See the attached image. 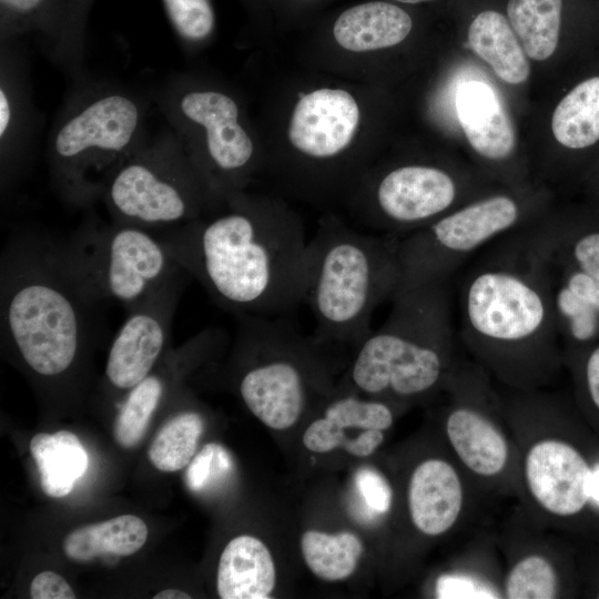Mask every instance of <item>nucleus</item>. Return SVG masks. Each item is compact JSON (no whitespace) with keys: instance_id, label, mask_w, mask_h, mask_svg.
I'll use <instances>...</instances> for the list:
<instances>
[{"instance_id":"obj_1","label":"nucleus","mask_w":599,"mask_h":599,"mask_svg":"<svg viewBox=\"0 0 599 599\" xmlns=\"http://www.w3.org/2000/svg\"><path fill=\"white\" fill-rule=\"evenodd\" d=\"M153 232L236 316L276 317L304 302L308 240L297 212L280 197L246 190L197 220Z\"/></svg>"},{"instance_id":"obj_2","label":"nucleus","mask_w":599,"mask_h":599,"mask_svg":"<svg viewBox=\"0 0 599 599\" xmlns=\"http://www.w3.org/2000/svg\"><path fill=\"white\" fill-rule=\"evenodd\" d=\"M370 84L319 70L287 82L256 123L263 172L305 201H344L377 160Z\"/></svg>"},{"instance_id":"obj_3","label":"nucleus","mask_w":599,"mask_h":599,"mask_svg":"<svg viewBox=\"0 0 599 599\" xmlns=\"http://www.w3.org/2000/svg\"><path fill=\"white\" fill-rule=\"evenodd\" d=\"M498 246L463 278L459 338L493 380L514 392L544 389L565 363L547 273L515 234Z\"/></svg>"},{"instance_id":"obj_4","label":"nucleus","mask_w":599,"mask_h":599,"mask_svg":"<svg viewBox=\"0 0 599 599\" xmlns=\"http://www.w3.org/2000/svg\"><path fill=\"white\" fill-rule=\"evenodd\" d=\"M95 306L67 272L55 241L31 233L9 240L0 261V328L31 372L55 378L75 365Z\"/></svg>"},{"instance_id":"obj_5","label":"nucleus","mask_w":599,"mask_h":599,"mask_svg":"<svg viewBox=\"0 0 599 599\" xmlns=\"http://www.w3.org/2000/svg\"><path fill=\"white\" fill-rule=\"evenodd\" d=\"M151 93L91 77L73 83L52 123L47 160L53 189L74 209L102 200L115 170L148 141Z\"/></svg>"},{"instance_id":"obj_6","label":"nucleus","mask_w":599,"mask_h":599,"mask_svg":"<svg viewBox=\"0 0 599 599\" xmlns=\"http://www.w3.org/2000/svg\"><path fill=\"white\" fill-rule=\"evenodd\" d=\"M457 363L450 281L402 282L386 321L361 343L351 380L409 399L444 388Z\"/></svg>"},{"instance_id":"obj_7","label":"nucleus","mask_w":599,"mask_h":599,"mask_svg":"<svg viewBox=\"0 0 599 599\" xmlns=\"http://www.w3.org/2000/svg\"><path fill=\"white\" fill-rule=\"evenodd\" d=\"M150 93L217 206L246 191L263 172L257 124L233 85L209 73L183 71L167 75Z\"/></svg>"},{"instance_id":"obj_8","label":"nucleus","mask_w":599,"mask_h":599,"mask_svg":"<svg viewBox=\"0 0 599 599\" xmlns=\"http://www.w3.org/2000/svg\"><path fill=\"white\" fill-rule=\"evenodd\" d=\"M398 237L353 229L341 217L323 216L307 245L304 302L319 338L358 341L370 333L375 309L402 283Z\"/></svg>"},{"instance_id":"obj_9","label":"nucleus","mask_w":599,"mask_h":599,"mask_svg":"<svg viewBox=\"0 0 599 599\" xmlns=\"http://www.w3.org/2000/svg\"><path fill=\"white\" fill-rule=\"evenodd\" d=\"M505 399L519 455V497L539 525L561 526L593 505L597 465L561 427L564 407L544 389Z\"/></svg>"},{"instance_id":"obj_10","label":"nucleus","mask_w":599,"mask_h":599,"mask_svg":"<svg viewBox=\"0 0 599 599\" xmlns=\"http://www.w3.org/2000/svg\"><path fill=\"white\" fill-rule=\"evenodd\" d=\"M549 193L531 183L490 189L398 238L402 282L450 281L483 247L520 232L550 212Z\"/></svg>"},{"instance_id":"obj_11","label":"nucleus","mask_w":599,"mask_h":599,"mask_svg":"<svg viewBox=\"0 0 599 599\" xmlns=\"http://www.w3.org/2000/svg\"><path fill=\"white\" fill-rule=\"evenodd\" d=\"M490 189L484 176L437 158L376 160L344 202L357 223L399 238Z\"/></svg>"},{"instance_id":"obj_12","label":"nucleus","mask_w":599,"mask_h":599,"mask_svg":"<svg viewBox=\"0 0 599 599\" xmlns=\"http://www.w3.org/2000/svg\"><path fill=\"white\" fill-rule=\"evenodd\" d=\"M55 247L69 275L94 305L114 301L128 311L185 274L153 231L112 220L91 216Z\"/></svg>"},{"instance_id":"obj_13","label":"nucleus","mask_w":599,"mask_h":599,"mask_svg":"<svg viewBox=\"0 0 599 599\" xmlns=\"http://www.w3.org/2000/svg\"><path fill=\"white\" fill-rule=\"evenodd\" d=\"M102 200L112 221L150 231L186 224L217 206L170 126L149 138L115 170Z\"/></svg>"},{"instance_id":"obj_14","label":"nucleus","mask_w":599,"mask_h":599,"mask_svg":"<svg viewBox=\"0 0 599 599\" xmlns=\"http://www.w3.org/2000/svg\"><path fill=\"white\" fill-rule=\"evenodd\" d=\"M474 361L458 363L445 389L444 434L451 456L477 488L519 497V455L505 399Z\"/></svg>"},{"instance_id":"obj_15","label":"nucleus","mask_w":599,"mask_h":599,"mask_svg":"<svg viewBox=\"0 0 599 599\" xmlns=\"http://www.w3.org/2000/svg\"><path fill=\"white\" fill-rule=\"evenodd\" d=\"M423 26L420 7L364 0L323 17L311 40L313 68L366 82L369 67L410 43Z\"/></svg>"},{"instance_id":"obj_16","label":"nucleus","mask_w":599,"mask_h":599,"mask_svg":"<svg viewBox=\"0 0 599 599\" xmlns=\"http://www.w3.org/2000/svg\"><path fill=\"white\" fill-rule=\"evenodd\" d=\"M504 12L530 61L587 59L599 43V0H507Z\"/></svg>"},{"instance_id":"obj_17","label":"nucleus","mask_w":599,"mask_h":599,"mask_svg":"<svg viewBox=\"0 0 599 599\" xmlns=\"http://www.w3.org/2000/svg\"><path fill=\"white\" fill-rule=\"evenodd\" d=\"M580 67L550 114V175L577 184L599 160V55Z\"/></svg>"},{"instance_id":"obj_18","label":"nucleus","mask_w":599,"mask_h":599,"mask_svg":"<svg viewBox=\"0 0 599 599\" xmlns=\"http://www.w3.org/2000/svg\"><path fill=\"white\" fill-rule=\"evenodd\" d=\"M42 116L35 106L23 39L0 41V175L7 193L29 167Z\"/></svg>"},{"instance_id":"obj_19","label":"nucleus","mask_w":599,"mask_h":599,"mask_svg":"<svg viewBox=\"0 0 599 599\" xmlns=\"http://www.w3.org/2000/svg\"><path fill=\"white\" fill-rule=\"evenodd\" d=\"M189 275L182 274L128 309L109 351L105 378L118 390L142 382L162 356Z\"/></svg>"},{"instance_id":"obj_20","label":"nucleus","mask_w":599,"mask_h":599,"mask_svg":"<svg viewBox=\"0 0 599 599\" xmlns=\"http://www.w3.org/2000/svg\"><path fill=\"white\" fill-rule=\"evenodd\" d=\"M292 328L284 321L268 317L272 358L254 364L238 384L240 395L252 414L278 430L297 422L307 396L305 373L291 357L301 339Z\"/></svg>"},{"instance_id":"obj_21","label":"nucleus","mask_w":599,"mask_h":599,"mask_svg":"<svg viewBox=\"0 0 599 599\" xmlns=\"http://www.w3.org/2000/svg\"><path fill=\"white\" fill-rule=\"evenodd\" d=\"M457 120L485 176L504 185L526 183L527 166L517 155V136L509 114L485 83L469 81L456 92Z\"/></svg>"},{"instance_id":"obj_22","label":"nucleus","mask_w":599,"mask_h":599,"mask_svg":"<svg viewBox=\"0 0 599 599\" xmlns=\"http://www.w3.org/2000/svg\"><path fill=\"white\" fill-rule=\"evenodd\" d=\"M26 38L73 83L90 77L85 45L72 27L70 0H0V41Z\"/></svg>"},{"instance_id":"obj_23","label":"nucleus","mask_w":599,"mask_h":599,"mask_svg":"<svg viewBox=\"0 0 599 599\" xmlns=\"http://www.w3.org/2000/svg\"><path fill=\"white\" fill-rule=\"evenodd\" d=\"M477 488L451 456L419 461L408 479L407 508L414 528L430 538L460 528L473 506Z\"/></svg>"},{"instance_id":"obj_24","label":"nucleus","mask_w":599,"mask_h":599,"mask_svg":"<svg viewBox=\"0 0 599 599\" xmlns=\"http://www.w3.org/2000/svg\"><path fill=\"white\" fill-rule=\"evenodd\" d=\"M516 236L546 262L570 266L599 280V213L590 207L550 211Z\"/></svg>"},{"instance_id":"obj_25","label":"nucleus","mask_w":599,"mask_h":599,"mask_svg":"<svg viewBox=\"0 0 599 599\" xmlns=\"http://www.w3.org/2000/svg\"><path fill=\"white\" fill-rule=\"evenodd\" d=\"M468 48L494 74L509 85H521L530 77L531 65L504 11L486 7L468 21Z\"/></svg>"},{"instance_id":"obj_26","label":"nucleus","mask_w":599,"mask_h":599,"mask_svg":"<svg viewBox=\"0 0 599 599\" xmlns=\"http://www.w3.org/2000/svg\"><path fill=\"white\" fill-rule=\"evenodd\" d=\"M505 599H554L564 596L562 565L546 540L517 541L501 576Z\"/></svg>"},{"instance_id":"obj_27","label":"nucleus","mask_w":599,"mask_h":599,"mask_svg":"<svg viewBox=\"0 0 599 599\" xmlns=\"http://www.w3.org/2000/svg\"><path fill=\"white\" fill-rule=\"evenodd\" d=\"M275 580L272 555L260 539L242 535L226 545L217 567L220 598L266 599L271 597Z\"/></svg>"},{"instance_id":"obj_28","label":"nucleus","mask_w":599,"mask_h":599,"mask_svg":"<svg viewBox=\"0 0 599 599\" xmlns=\"http://www.w3.org/2000/svg\"><path fill=\"white\" fill-rule=\"evenodd\" d=\"M43 493L52 498L67 496L85 474L88 454L78 436L69 430L40 433L30 441Z\"/></svg>"},{"instance_id":"obj_29","label":"nucleus","mask_w":599,"mask_h":599,"mask_svg":"<svg viewBox=\"0 0 599 599\" xmlns=\"http://www.w3.org/2000/svg\"><path fill=\"white\" fill-rule=\"evenodd\" d=\"M146 524L134 515L80 527L63 540L65 556L77 562H88L98 556H130L145 544Z\"/></svg>"},{"instance_id":"obj_30","label":"nucleus","mask_w":599,"mask_h":599,"mask_svg":"<svg viewBox=\"0 0 599 599\" xmlns=\"http://www.w3.org/2000/svg\"><path fill=\"white\" fill-rule=\"evenodd\" d=\"M301 549L307 567L326 581L348 578L363 552L359 538L346 531L328 535L308 530L301 538Z\"/></svg>"},{"instance_id":"obj_31","label":"nucleus","mask_w":599,"mask_h":599,"mask_svg":"<svg viewBox=\"0 0 599 599\" xmlns=\"http://www.w3.org/2000/svg\"><path fill=\"white\" fill-rule=\"evenodd\" d=\"M502 569L493 568L484 555L458 559L453 567L440 572L433 586V596L438 599H499Z\"/></svg>"},{"instance_id":"obj_32","label":"nucleus","mask_w":599,"mask_h":599,"mask_svg":"<svg viewBox=\"0 0 599 599\" xmlns=\"http://www.w3.org/2000/svg\"><path fill=\"white\" fill-rule=\"evenodd\" d=\"M203 428V417L193 410H184L170 418L149 448L151 464L165 473L184 468L194 457Z\"/></svg>"},{"instance_id":"obj_33","label":"nucleus","mask_w":599,"mask_h":599,"mask_svg":"<svg viewBox=\"0 0 599 599\" xmlns=\"http://www.w3.org/2000/svg\"><path fill=\"white\" fill-rule=\"evenodd\" d=\"M167 380L150 373L128 392L114 422V439L123 448H132L143 438L148 425L166 392Z\"/></svg>"},{"instance_id":"obj_34","label":"nucleus","mask_w":599,"mask_h":599,"mask_svg":"<svg viewBox=\"0 0 599 599\" xmlns=\"http://www.w3.org/2000/svg\"><path fill=\"white\" fill-rule=\"evenodd\" d=\"M162 3L186 54H197L213 41L216 33V13L212 0H162Z\"/></svg>"},{"instance_id":"obj_35","label":"nucleus","mask_w":599,"mask_h":599,"mask_svg":"<svg viewBox=\"0 0 599 599\" xmlns=\"http://www.w3.org/2000/svg\"><path fill=\"white\" fill-rule=\"evenodd\" d=\"M384 437L383 430L368 429L351 440L344 429L323 416L307 427L303 443L307 449L315 453H327L335 448H343L351 455L366 457L380 446Z\"/></svg>"},{"instance_id":"obj_36","label":"nucleus","mask_w":599,"mask_h":599,"mask_svg":"<svg viewBox=\"0 0 599 599\" xmlns=\"http://www.w3.org/2000/svg\"><path fill=\"white\" fill-rule=\"evenodd\" d=\"M324 417L346 430L379 429L387 430L394 423L390 406L382 400H364L356 396H343L334 399L324 412Z\"/></svg>"},{"instance_id":"obj_37","label":"nucleus","mask_w":599,"mask_h":599,"mask_svg":"<svg viewBox=\"0 0 599 599\" xmlns=\"http://www.w3.org/2000/svg\"><path fill=\"white\" fill-rule=\"evenodd\" d=\"M233 469V458L223 446L206 444L189 463L185 483L191 491L200 493L225 480Z\"/></svg>"},{"instance_id":"obj_38","label":"nucleus","mask_w":599,"mask_h":599,"mask_svg":"<svg viewBox=\"0 0 599 599\" xmlns=\"http://www.w3.org/2000/svg\"><path fill=\"white\" fill-rule=\"evenodd\" d=\"M355 488L363 506V521H376L392 508L393 489L388 480L372 467L359 468L354 477Z\"/></svg>"},{"instance_id":"obj_39","label":"nucleus","mask_w":599,"mask_h":599,"mask_svg":"<svg viewBox=\"0 0 599 599\" xmlns=\"http://www.w3.org/2000/svg\"><path fill=\"white\" fill-rule=\"evenodd\" d=\"M565 363L572 369L580 402L599 418V342Z\"/></svg>"},{"instance_id":"obj_40","label":"nucleus","mask_w":599,"mask_h":599,"mask_svg":"<svg viewBox=\"0 0 599 599\" xmlns=\"http://www.w3.org/2000/svg\"><path fill=\"white\" fill-rule=\"evenodd\" d=\"M334 0H267L271 24L300 26L314 19Z\"/></svg>"},{"instance_id":"obj_41","label":"nucleus","mask_w":599,"mask_h":599,"mask_svg":"<svg viewBox=\"0 0 599 599\" xmlns=\"http://www.w3.org/2000/svg\"><path fill=\"white\" fill-rule=\"evenodd\" d=\"M32 599H74L75 593L63 577L53 571L37 575L30 585Z\"/></svg>"},{"instance_id":"obj_42","label":"nucleus","mask_w":599,"mask_h":599,"mask_svg":"<svg viewBox=\"0 0 599 599\" xmlns=\"http://www.w3.org/2000/svg\"><path fill=\"white\" fill-rule=\"evenodd\" d=\"M245 8L252 23L258 28L266 30L271 27V20L267 9V0H240Z\"/></svg>"},{"instance_id":"obj_43","label":"nucleus","mask_w":599,"mask_h":599,"mask_svg":"<svg viewBox=\"0 0 599 599\" xmlns=\"http://www.w3.org/2000/svg\"><path fill=\"white\" fill-rule=\"evenodd\" d=\"M92 2L93 0H70L73 30L81 40H85L87 19Z\"/></svg>"},{"instance_id":"obj_44","label":"nucleus","mask_w":599,"mask_h":599,"mask_svg":"<svg viewBox=\"0 0 599 599\" xmlns=\"http://www.w3.org/2000/svg\"><path fill=\"white\" fill-rule=\"evenodd\" d=\"M581 185L587 195L589 207L599 213V160L588 172Z\"/></svg>"},{"instance_id":"obj_45","label":"nucleus","mask_w":599,"mask_h":599,"mask_svg":"<svg viewBox=\"0 0 599 599\" xmlns=\"http://www.w3.org/2000/svg\"><path fill=\"white\" fill-rule=\"evenodd\" d=\"M154 599H190L191 596L186 592L176 589H166L158 592L153 597Z\"/></svg>"},{"instance_id":"obj_46","label":"nucleus","mask_w":599,"mask_h":599,"mask_svg":"<svg viewBox=\"0 0 599 599\" xmlns=\"http://www.w3.org/2000/svg\"><path fill=\"white\" fill-rule=\"evenodd\" d=\"M408 7H424L439 2L440 0H388Z\"/></svg>"},{"instance_id":"obj_47","label":"nucleus","mask_w":599,"mask_h":599,"mask_svg":"<svg viewBox=\"0 0 599 599\" xmlns=\"http://www.w3.org/2000/svg\"><path fill=\"white\" fill-rule=\"evenodd\" d=\"M592 499L593 504L599 507V463L596 468L592 486Z\"/></svg>"},{"instance_id":"obj_48","label":"nucleus","mask_w":599,"mask_h":599,"mask_svg":"<svg viewBox=\"0 0 599 599\" xmlns=\"http://www.w3.org/2000/svg\"><path fill=\"white\" fill-rule=\"evenodd\" d=\"M597 598H599V591H598V593H597Z\"/></svg>"}]
</instances>
